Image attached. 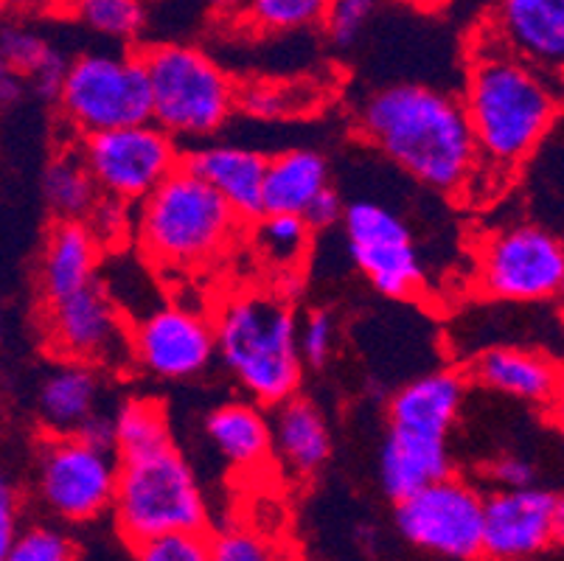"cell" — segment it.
Returning <instances> with one entry per match:
<instances>
[{
	"instance_id": "22",
	"label": "cell",
	"mask_w": 564,
	"mask_h": 561,
	"mask_svg": "<svg viewBox=\"0 0 564 561\" xmlns=\"http://www.w3.org/2000/svg\"><path fill=\"white\" fill-rule=\"evenodd\" d=\"M105 247L96 241L85 223H54L45 236L37 267V284L43 303L68 298L96 284Z\"/></svg>"
},
{
	"instance_id": "25",
	"label": "cell",
	"mask_w": 564,
	"mask_h": 561,
	"mask_svg": "<svg viewBox=\"0 0 564 561\" xmlns=\"http://www.w3.org/2000/svg\"><path fill=\"white\" fill-rule=\"evenodd\" d=\"M323 188H329V161L315 149L299 147L267 158L264 214L301 216Z\"/></svg>"
},
{
	"instance_id": "11",
	"label": "cell",
	"mask_w": 564,
	"mask_h": 561,
	"mask_svg": "<svg viewBox=\"0 0 564 561\" xmlns=\"http://www.w3.org/2000/svg\"><path fill=\"white\" fill-rule=\"evenodd\" d=\"M340 225L354 267L379 295L408 301L424 290L422 256L399 211L379 199H354Z\"/></svg>"
},
{
	"instance_id": "35",
	"label": "cell",
	"mask_w": 564,
	"mask_h": 561,
	"mask_svg": "<svg viewBox=\"0 0 564 561\" xmlns=\"http://www.w3.org/2000/svg\"><path fill=\"white\" fill-rule=\"evenodd\" d=\"M377 7L379 0H326L321 23L332 43L348 48V45L357 43Z\"/></svg>"
},
{
	"instance_id": "16",
	"label": "cell",
	"mask_w": 564,
	"mask_h": 561,
	"mask_svg": "<svg viewBox=\"0 0 564 561\" xmlns=\"http://www.w3.org/2000/svg\"><path fill=\"white\" fill-rule=\"evenodd\" d=\"M478 34L533 68L562 74L564 0H497Z\"/></svg>"
},
{
	"instance_id": "1",
	"label": "cell",
	"mask_w": 564,
	"mask_h": 561,
	"mask_svg": "<svg viewBox=\"0 0 564 561\" xmlns=\"http://www.w3.org/2000/svg\"><path fill=\"white\" fill-rule=\"evenodd\" d=\"M556 79L484 34L471 37L460 107L478 147V183L502 185L545 143L562 112Z\"/></svg>"
},
{
	"instance_id": "14",
	"label": "cell",
	"mask_w": 564,
	"mask_h": 561,
	"mask_svg": "<svg viewBox=\"0 0 564 561\" xmlns=\"http://www.w3.org/2000/svg\"><path fill=\"white\" fill-rule=\"evenodd\" d=\"M214 357L212 317L192 306L161 303L130 326L132 365L163 382L199 377Z\"/></svg>"
},
{
	"instance_id": "3",
	"label": "cell",
	"mask_w": 564,
	"mask_h": 561,
	"mask_svg": "<svg viewBox=\"0 0 564 561\" xmlns=\"http://www.w3.org/2000/svg\"><path fill=\"white\" fill-rule=\"evenodd\" d=\"M212 323L217 357L250 401L275 408L299 393V315L284 292H236L219 303Z\"/></svg>"
},
{
	"instance_id": "26",
	"label": "cell",
	"mask_w": 564,
	"mask_h": 561,
	"mask_svg": "<svg viewBox=\"0 0 564 561\" xmlns=\"http://www.w3.org/2000/svg\"><path fill=\"white\" fill-rule=\"evenodd\" d=\"M0 65L23 76L40 99L56 101L68 60L56 45L40 37L37 31L23 29V25H3L0 29Z\"/></svg>"
},
{
	"instance_id": "27",
	"label": "cell",
	"mask_w": 564,
	"mask_h": 561,
	"mask_svg": "<svg viewBox=\"0 0 564 561\" xmlns=\"http://www.w3.org/2000/svg\"><path fill=\"white\" fill-rule=\"evenodd\" d=\"M43 197L54 223H85L101 192L87 172L79 149L65 147L51 158L43 174Z\"/></svg>"
},
{
	"instance_id": "24",
	"label": "cell",
	"mask_w": 564,
	"mask_h": 561,
	"mask_svg": "<svg viewBox=\"0 0 564 561\" xmlns=\"http://www.w3.org/2000/svg\"><path fill=\"white\" fill-rule=\"evenodd\" d=\"M205 439L236 472H259L273 461L270 419L256 401H225L205 416Z\"/></svg>"
},
{
	"instance_id": "38",
	"label": "cell",
	"mask_w": 564,
	"mask_h": 561,
	"mask_svg": "<svg viewBox=\"0 0 564 561\" xmlns=\"http://www.w3.org/2000/svg\"><path fill=\"white\" fill-rule=\"evenodd\" d=\"M486 475H489L491 483H497V488L536 486V466H533V461L525 455H514V452L495 457Z\"/></svg>"
},
{
	"instance_id": "34",
	"label": "cell",
	"mask_w": 564,
	"mask_h": 561,
	"mask_svg": "<svg viewBox=\"0 0 564 561\" xmlns=\"http://www.w3.org/2000/svg\"><path fill=\"white\" fill-rule=\"evenodd\" d=\"M212 533L208 531H177L147 539L135 544L132 561H208Z\"/></svg>"
},
{
	"instance_id": "39",
	"label": "cell",
	"mask_w": 564,
	"mask_h": 561,
	"mask_svg": "<svg viewBox=\"0 0 564 561\" xmlns=\"http://www.w3.org/2000/svg\"><path fill=\"white\" fill-rule=\"evenodd\" d=\"M23 531V506L20 494L7 477H0V561L7 559L12 544Z\"/></svg>"
},
{
	"instance_id": "12",
	"label": "cell",
	"mask_w": 564,
	"mask_h": 561,
	"mask_svg": "<svg viewBox=\"0 0 564 561\" xmlns=\"http://www.w3.org/2000/svg\"><path fill=\"white\" fill-rule=\"evenodd\" d=\"M397 528L413 548L449 561H480L484 492L447 475L397 503Z\"/></svg>"
},
{
	"instance_id": "21",
	"label": "cell",
	"mask_w": 564,
	"mask_h": 561,
	"mask_svg": "<svg viewBox=\"0 0 564 561\" xmlns=\"http://www.w3.org/2000/svg\"><path fill=\"white\" fill-rule=\"evenodd\" d=\"M105 382L99 368L82 363H56L37 390V416L45 435H79L101 416Z\"/></svg>"
},
{
	"instance_id": "43",
	"label": "cell",
	"mask_w": 564,
	"mask_h": 561,
	"mask_svg": "<svg viewBox=\"0 0 564 561\" xmlns=\"http://www.w3.org/2000/svg\"><path fill=\"white\" fill-rule=\"evenodd\" d=\"M212 9L217 14H225V18H234V14H242L248 9L250 0H208Z\"/></svg>"
},
{
	"instance_id": "7",
	"label": "cell",
	"mask_w": 564,
	"mask_h": 561,
	"mask_svg": "<svg viewBox=\"0 0 564 561\" xmlns=\"http://www.w3.org/2000/svg\"><path fill=\"white\" fill-rule=\"evenodd\" d=\"M65 127L76 136L152 121L150 82L135 51H87L68 60L56 93Z\"/></svg>"
},
{
	"instance_id": "40",
	"label": "cell",
	"mask_w": 564,
	"mask_h": 561,
	"mask_svg": "<svg viewBox=\"0 0 564 561\" xmlns=\"http://www.w3.org/2000/svg\"><path fill=\"white\" fill-rule=\"evenodd\" d=\"M343 211H346V203H343L340 194L329 185V188H323V192L306 205V211L301 216H304V223L310 225V230L315 234V230H326L340 225Z\"/></svg>"
},
{
	"instance_id": "4",
	"label": "cell",
	"mask_w": 564,
	"mask_h": 561,
	"mask_svg": "<svg viewBox=\"0 0 564 561\" xmlns=\"http://www.w3.org/2000/svg\"><path fill=\"white\" fill-rule=\"evenodd\" d=\"M242 219L181 163L135 211V236L141 253L169 272H194L212 267L234 247Z\"/></svg>"
},
{
	"instance_id": "20",
	"label": "cell",
	"mask_w": 564,
	"mask_h": 561,
	"mask_svg": "<svg viewBox=\"0 0 564 561\" xmlns=\"http://www.w3.org/2000/svg\"><path fill=\"white\" fill-rule=\"evenodd\" d=\"M447 475H453L449 439L388 427L379 452V481L393 503Z\"/></svg>"
},
{
	"instance_id": "44",
	"label": "cell",
	"mask_w": 564,
	"mask_h": 561,
	"mask_svg": "<svg viewBox=\"0 0 564 561\" xmlns=\"http://www.w3.org/2000/svg\"><path fill=\"white\" fill-rule=\"evenodd\" d=\"M410 3H415V7H424V9H438V7H444L447 0H410Z\"/></svg>"
},
{
	"instance_id": "45",
	"label": "cell",
	"mask_w": 564,
	"mask_h": 561,
	"mask_svg": "<svg viewBox=\"0 0 564 561\" xmlns=\"http://www.w3.org/2000/svg\"><path fill=\"white\" fill-rule=\"evenodd\" d=\"M0 328H3V301H0Z\"/></svg>"
},
{
	"instance_id": "6",
	"label": "cell",
	"mask_w": 564,
	"mask_h": 561,
	"mask_svg": "<svg viewBox=\"0 0 564 561\" xmlns=\"http://www.w3.org/2000/svg\"><path fill=\"white\" fill-rule=\"evenodd\" d=\"M150 82L152 123L174 141H199L223 130L239 105L234 76L188 43H158L141 51Z\"/></svg>"
},
{
	"instance_id": "31",
	"label": "cell",
	"mask_w": 564,
	"mask_h": 561,
	"mask_svg": "<svg viewBox=\"0 0 564 561\" xmlns=\"http://www.w3.org/2000/svg\"><path fill=\"white\" fill-rule=\"evenodd\" d=\"M323 9L326 0H250L245 12L253 29L281 34L321 23Z\"/></svg>"
},
{
	"instance_id": "41",
	"label": "cell",
	"mask_w": 564,
	"mask_h": 561,
	"mask_svg": "<svg viewBox=\"0 0 564 561\" xmlns=\"http://www.w3.org/2000/svg\"><path fill=\"white\" fill-rule=\"evenodd\" d=\"M65 0H0V12L29 18V14L63 12Z\"/></svg>"
},
{
	"instance_id": "9",
	"label": "cell",
	"mask_w": 564,
	"mask_h": 561,
	"mask_svg": "<svg viewBox=\"0 0 564 561\" xmlns=\"http://www.w3.org/2000/svg\"><path fill=\"white\" fill-rule=\"evenodd\" d=\"M118 457L79 435H45L37 450L34 488L48 514L70 525L105 517L112 506Z\"/></svg>"
},
{
	"instance_id": "28",
	"label": "cell",
	"mask_w": 564,
	"mask_h": 561,
	"mask_svg": "<svg viewBox=\"0 0 564 561\" xmlns=\"http://www.w3.org/2000/svg\"><path fill=\"white\" fill-rule=\"evenodd\" d=\"M312 247V230L304 216L261 214L253 219V250L281 278L301 270Z\"/></svg>"
},
{
	"instance_id": "2",
	"label": "cell",
	"mask_w": 564,
	"mask_h": 561,
	"mask_svg": "<svg viewBox=\"0 0 564 561\" xmlns=\"http://www.w3.org/2000/svg\"><path fill=\"white\" fill-rule=\"evenodd\" d=\"M357 130L415 183L441 194L475 192L480 158L460 99L419 82L377 87L357 107Z\"/></svg>"
},
{
	"instance_id": "23",
	"label": "cell",
	"mask_w": 564,
	"mask_h": 561,
	"mask_svg": "<svg viewBox=\"0 0 564 561\" xmlns=\"http://www.w3.org/2000/svg\"><path fill=\"white\" fill-rule=\"evenodd\" d=\"M273 432V457L292 477H312L326 466L332 457V430L315 401L304 396H290L275 404V419L270 421Z\"/></svg>"
},
{
	"instance_id": "29",
	"label": "cell",
	"mask_w": 564,
	"mask_h": 561,
	"mask_svg": "<svg viewBox=\"0 0 564 561\" xmlns=\"http://www.w3.org/2000/svg\"><path fill=\"white\" fill-rule=\"evenodd\" d=\"M172 427H169L166 408L158 399L132 396L112 413V452L116 457L141 455L172 444Z\"/></svg>"
},
{
	"instance_id": "10",
	"label": "cell",
	"mask_w": 564,
	"mask_h": 561,
	"mask_svg": "<svg viewBox=\"0 0 564 561\" xmlns=\"http://www.w3.org/2000/svg\"><path fill=\"white\" fill-rule=\"evenodd\" d=\"M76 149L99 192L127 205L150 197L183 163L181 143L152 121L85 136Z\"/></svg>"
},
{
	"instance_id": "36",
	"label": "cell",
	"mask_w": 564,
	"mask_h": 561,
	"mask_svg": "<svg viewBox=\"0 0 564 561\" xmlns=\"http://www.w3.org/2000/svg\"><path fill=\"white\" fill-rule=\"evenodd\" d=\"M337 343V321L326 309H310L299 321V354L301 363L321 368L329 363Z\"/></svg>"
},
{
	"instance_id": "32",
	"label": "cell",
	"mask_w": 564,
	"mask_h": 561,
	"mask_svg": "<svg viewBox=\"0 0 564 561\" xmlns=\"http://www.w3.org/2000/svg\"><path fill=\"white\" fill-rule=\"evenodd\" d=\"M3 561H79V544L54 525H29Z\"/></svg>"
},
{
	"instance_id": "17",
	"label": "cell",
	"mask_w": 564,
	"mask_h": 561,
	"mask_svg": "<svg viewBox=\"0 0 564 561\" xmlns=\"http://www.w3.org/2000/svg\"><path fill=\"white\" fill-rule=\"evenodd\" d=\"M469 377L500 396L551 410L562 401V368L536 348L491 346L471 359Z\"/></svg>"
},
{
	"instance_id": "18",
	"label": "cell",
	"mask_w": 564,
	"mask_h": 561,
	"mask_svg": "<svg viewBox=\"0 0 564 561\" xmlns=\"http://www.w3.org/2000/svg\"><path fill=\"white\" fill-rule=\"evenodd\" d=\"M183 166L197 174L212 192H217L242 223H253L264 214L261 194H264L267 154L239 143H208L183 154Z\"/></svg>"
},
{
	"instance_id": "8",
	"label": "cell",
	"mask_w": 564,
	"mask_h": 561,
	"mask_svg": "<svg viewBox=\"0 0 564 561\" xmlns=\"http://www.w3.org/2000/svg\"><path fill=\"white\" fill-rule=\"evenodd\" d=\"M475 284L491 301L547 303L564 290V245L536 223L491 230L475 256Z\"/></svg>"
},
{
	"instance_id": "37",
	"label": "cell",
	"mask_w": 564,
	"mask_h": 561,
	"mask_svg": "<svg viewBox=\"0 0 564 561\" xmlns=\"http://www.w3.org/2000/svg\"><path fill=\"white\" fill-rule=\"evenodd\" d=\"M85 225L90 228V234L96 236V241H99L101 247H121L132 236L135 214H132V205L101 194L99 203L94 205V211L87 214Z\"/></svg>"
},
{
	"instance_id": "30",
	"label": "cell",
	"mask_w": 564,
	"mask_h": 561,
	"mask_svg": "<svg viewBox=\"0 0 564 561\" xmlns=\"http://www.w3.org/2000/svg\"><path fill=\"white\" fill-rule=\"evenodd\" d=\"M63 12L112 43L135 40L147 20L143 0H65Z\"/></svg>"
},
{
	"instance_id": "19",
	"label": "cell",
	"mask_w": 564,
	"mask_h": 561,
	"mask_svg": "<svg viewBox=\"0 0 564 561\" xmlns=\"http://www.w3.org/2000/svg\"><path fill=\"white\" fill-rule=\"evenodd\" d=\"M466 401V377L453 368L415 377L388 401V427L449 439Z\"/></svg>"
},
{
	"instance_id": "15",
	"label": "cell",
	"mask_w": 564,
	"mask_h": 561,
	"mask_svg": "<svg viewBox=\"0 0 564 561\" xmlns=\"http://www.w3.org/2000/svg\"><path fill=\"white\" fill-rule=\"evenodd\" d=\"M564 500L553 488H497L484 494V561H528L562 542Z\"/></svg>"
},
{
	"instance_id": "5",
	"label": "cell",
	"mask_w": 564,
	"mask_h": 561,
	"mask_svg": "<svg viewBox=\"0 0 564 561\" xmlns=\"http://www.w3.org/2000/svg\"><path fill=\"white\" fill-rule=\"evenodd\" d=\"M112 522L127 548L177 531H208V500L177 444L118 457Z\"/></svg>"
},
{
	"instance_id": "33",
	"label": "cell",
	"mask_w": 564,
	"mask_h": 561,
	"mask_svg": "<svg viewBox=\"0 0 564 561\" xmlns=\"http://www.w3.org/2000/svg\"><path fill=\"white\" fill-rule=\"evenodd\" d=\"M208 561H284L279 544L256 528H225L214 533Z\"/></svg>"
},
{
	"instance_id": "42",
	"label": "cell",
	"mask_w": 564,
	"mask_h": 561,
	"mask_svg": "<svg viewBox=\"0 0 564 561\" xmlns=\"http://www.w3.org/2000/svg\"><path fill=\"white\" fill-rule=\"evenodd\" d=\"M25 90V79L20 74H14L12 68L0 65V110H9L20 101Z\"/></svg>"
},
{
	"instance_id": "13",
	"label": "cell",
	"mask_w": 564,
	"mask_h": 561,
	"mask_svg": "<svg viewBox=\"0 0 564 561\" xmlns=\"http://www.w3.org/2000/svg\"><path fill=\"white\" fill-rule=\"evenodd\" d=\"M43 332L51 352L63 363L90 368H124L130 359V323L101 281L43 303Z\"/></svg>"
}]
</instances>
